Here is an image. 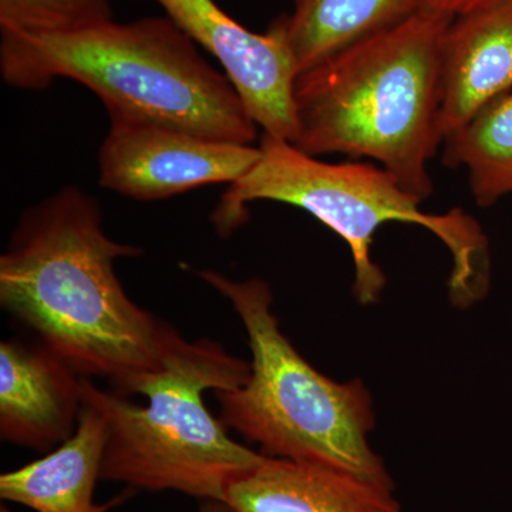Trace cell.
I'll return each instance as SVG.
<instances>
[{
	"label": "cell",
	"instance_id": "obj_1",
	"mask_svg": "<svg viewBox=\"0 0 512 512\" xmlns=\"http://www.w3.org/2000/svg\"><path fill=\"white\" fill-rule=\"evenodd\" d=\"M138 254L104 232L92 195L63 188L20 218L0 256V305L77 375L128 396L160 369L170 328L117 278L116 259Z\"/></svg>",
	"mask_w": 512,
	"mask_h": 512
},
{
	"label": "cell",
	"instance_id": "obj_2",
	"mask_svg": "<svg viewBox=\"0 0 512 512\" xmlns=\"http://www.w3.org/2000/svg\"><path fill=\"white\" fill-rule=\"evenodd\" d=\"M453 18L419 9L299 74L296 137L309 156L372 160L414 197L434 192L439 133L440 45Z\"/></svg>",
	"mask_w": 512,
	"mask_h": 512
},
{
	"label": "cell",
	"instance_id": "obj_3",
	"mask_svg": "<svg viewBox=\"0 0 512 512\" xmlns=\"http://www.w3.org/2000/svg\"><path fill=\"white\" fill-rule=\"evenodd\" d=\"M0 72L20 90L70 79L92 90L110 121L157 124L252 144L256 124L225 74L167 16L116 20L55 35L2 32Z\"/></svg>",
	"mask_w": 512,
	"mask_h": 512
},
{
	"label": "cell",
	"instance_id": "obj_4",
	"mask_svg": "<svg viewBox=\"0 0 512 512\" xmlns=\"http://www.w3.org/2000/svg\"><path fill=\"white\" fill-rule=\"evenodd\" d=\"M249 376L251 363L220 343L191 342L170 326L160 369L131 390L147 396V406L83 377L84 402L100 409L109 424L101 480L224 503L229 485L265 456L229 437L227 426L205 406L204 393L238 389Z\"/></svg>",
	"mask_w": 512,
	"mask_h": 512
},
{
	"label": "cell",
	"instance_id": "obj_5",
	"mask_svg": "<svg viewBox=\"0 0 512 512\" xmlns=\"http://www.w3.org/2000/svg\"><path fill=\"white\" fill-rule=\"evenodd\" d=\"M261 157L244 177L229 184L211 215L221 237L247 220L248 205L275 201L309 212L339 235L355 264L353 292L362 305L379 302L386 276L372 258L376 232L389 222L429 229L451 254L448 295L457 308H470L487 295L491 282L490 244L476 218L461 208L447 214L421 210L420 198L394 175L366 161L326 163L295 144L262 134Z\"/></svg>",
	"mask_w": 512,
	"mask_h": 512
},
{
	"label": "cell",
	"instance_id": "obj_6",
	"mask_svg": "<svg viewBox=\"0 0 512 512\" xmlns=\"http://www.w3.org/2000/svg\"><path fill=\"white\" fill-rule=\"evenodd\" d=\"M198 275L231 303L251 349L247 384L215 392L227 429L258 444L266 457L339 468L394 491L367 440L375 413L362 380L335 382L303 359L279 328L271 286L262 279L235 281L210 269Z\"/></svg>",
	"mask_w": 512,
	"mask_h": 512
},
{
	"label": "cell",
	"instance_id": "obj_7",
	"mask_svg": "<svg viewBox=\"0 0 512 512\" xmlns=\"http://www.w3.org/2000/svg\"><path fill=\"white\" fill-rule=\"evenodd\" d=\"M261 157L252 144L212 140L157 124L110 121L99 150V183L140 201L232 184Z\"/></svg>",
	"mask_w": 512,
	"mask_h": 512
},
{
	"label": "cell",
	"instance_id": "obj_8",
	"mask_svg": "<svg viewBox=\"0 0 512 512\" xmlns=\"http://www.w3.org/2000/svg\"><path fill=\"white\" fill-rule=\"evenodd\" d=\"M165 16L220 62L249 117L266 136L293 143L299 72L286 36L285 16L265 33L251 32L215 0H154Z\"/></svg>",
	"mask_w": 512,
	"mask_h": 512
},
{
	"label": "cell",
	"instance_id": "obj_9",
	"mask_svg": "<svg viewBox=\"0 0 512 512\" xmlns=\"http://www.w3.org/2000/svg\"><path fill=\"white\" fill-rule=\"evenodd\" d=\"M83 377L42 343H0V437L49 451L69 439L83 410Z\"/></svg>",
	"mask_w": 512,
	"mask_h": 512
},
{
	"label": "cell",
	"instance_id": "obj_10",
	"mask_svg": "<svg viewBox=\"0 0 512 512\" xmlns=\"http://www.w3.org/2000/svg\"><path fill=\"white\" fill-rule=\"evenodd\" d=\"M512 89V0L448 23L440 45L441 140Z\"/></svg>",
	"mask_w": 512,
	"mask_h": 512
},
{
	"label": "cell",
	"instance_id": "obj_11",
	"mask_svg": "<svg viewBox=\"0 0 512 512\" xmlns=\"http://www.w3.org/2000/svg\"><path fill=\"white\" fill-rule=\"evenodd\" d=\"M224 503L229 512H403L392 490L348 471L266 456Z\"/></svg>",
	"mask_w": 512,
	"mask_h": 512
},
{
	"label": "cell",
	"instance_id": "obj_12",
	"mask_svg": "<svg viewBox=\"0 0 512 512\" xmlns=\"http://www.w3.org/2000/svg\"><path fill=\"white\" fill-rule=\"evenodd\" d=\"M107 439L106 416L92 403L84 402L69 439L45 457L0 476V498L36 512H109L119 507L133 490L109 503H94Z\"/></svg>",
	"mask_w": 512,
	"mask_h": 512
},
{
	"label": "cell",
	"instance_id": "obj_13",
	"mask_svg": "<svg viewBox=\"0 0 512 512\" xmlns=\"http://www.w3.org/2000/svg\"><path fill=\"white\" fill-rule=\"evenodd\" d=\"M286 36L299 74L409 18L419 0H291Z\"/></svg>",
	"mask_w": 512,
	"mask_h": 512
},
{
	"label": "cell",
	"instance_id": "obj_14",
	"mask_svg": "<svg viewBox=\"0 0 512 512\" xmlns=\"http://www.w3.org/2000/svg\"><path fill=\"white\" fill-rule=\"evenodd\" d=\"M443 163L466 168L478 207L512 197V89L443 141Z\"/></svg>",
	"mask_w": 512,
	"mask_h": 512
},
{
	"label": "cell",
	"instance_id": "obj_15",
	"mask_svg": "<svg viewBox=\"0 0 512 512\" xmlns=\"http://www.w3.org/2000/svg\"><path fill=\"white\" fill-rule=\"evenodd\" d=\"M109 20L110 0H0V32L55 35Z\"/></svg>",
	"mask_w": 512,
	"mask_h": 512
},
{
	"label": "cell",
	"instance_id": "obj_16",
	"mask_svg": "<svg viewBox=\"0 0 512 512\" xmlns=\"http://www.w3.org/2000/svg\"><path fill=\"white\" fill-rule=\"evenodd\" d=\"M498 0H419L420 9L431 10L441 15L457 16L467 15L485 6L493 5Z\"/></svg>",
	"mask_w": 512,
	"mask_h": 512
},
{
	"label": "cell",
	"instance_id": "obj_17",
	"mask_svg": "<svg viewBox=\"0 0 512 512\" xmlns=\"http://www.w3.org/2000/svg\"><path fill=\"white\" fill-rule=\"evenodd\" d=\"M200 512H229L222 501H201Z\"/></svg>",
	"mask_w": 512,
	"mask_h": 512
},
{
	"label": "cell",
	"instance_id": "obj_18",
	"mask_svg": "<svg viewBox=\"0 0 512 512\" xmlns=\"http://www.w3.org/2000/svg\"><path fill=\"white\" fill-rule=\"evenodd\" d=\"M0 512H12L9 510L8 507H6V505H2V507H0Z\"/></svg>",
	"mask_w": 512,
	"mask_h": 512
}]
</instances>
